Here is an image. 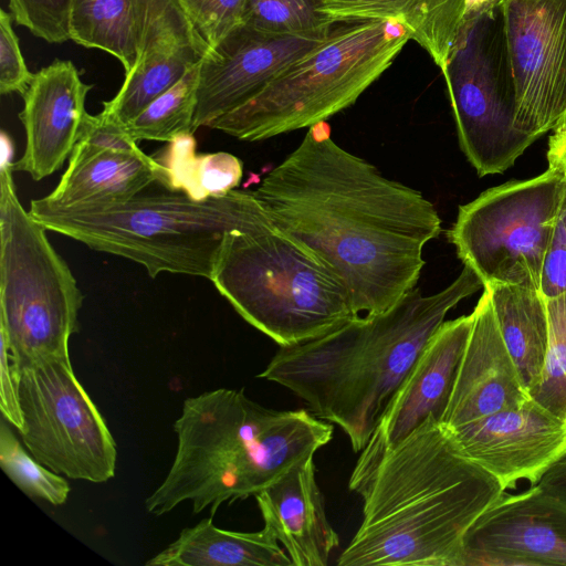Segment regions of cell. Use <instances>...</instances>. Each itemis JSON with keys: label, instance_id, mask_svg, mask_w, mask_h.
Returning <instances> with one entry per match:
<instances>
[{"label": "cell", "instance_id": "6da1fadb", "mask_svg": "<svg viewBox=\"0 0 566 566\" xmlns=\"http://www.w3.org/2000/svg\"><path fill=\"white\" fill-rule=\"evenodd\" d=\"M277 228L345 286L356 314H379L416 287L441 219L420 191L382 176L331 137L325 122L261 181Z\"/></svg>", "mask_w": 566, "mask_h": 566}, {"label": "cell", "instance_id": "7a4b0ae2", "mask_svg": "<svg viewBox=\"0 0 566 566\" xmlns=\"http://www.w3.org/2000/svg\"><path fill=\"white\" fill-rule=\"evenodd\" d=\"M348 486L363 518L338 566H462L469 530L505 493L434 418L395 444L374 431Z\"/></svg>", "mask_w": 566, "mask_h": 566}, {"label": "cell", "instance_id": "3957f363", "mask_svg": "<svg viewBox=\"0 0 566 566\" xmlns=\"http://www.w3.org/2000/svg\"><path fill=\"white\" fill-rule=\"evenodd\" d=\"M483 287L464 265L438 293L413 287L379 314L358 315L319 337L280 347L258 377L287 388L360 452L448 312Z\"/></svg>", "mask_w": 566, "mask_h": 566}, {"label": "cell", "instance_id": "277c9868", "mask_svg": "<svg viewBox=\"0 0 566 566\" xmlns=\"http://www.w3.org/2000/svg\"><path fill=\"white\" fill-rule=\"evenodd\" d=\"M171 467L146 499L149 514L164 515L185 501L192 512L258 494L333 437V426L306 409L274 410L243 390L219 388L185 399L175 421Z\"/></svg>", "mask_w": 566, "mask_h": 566}, {"label": "cell", "instance_id": "5b68a950", "mask_svg": "<svg viewBox=\"0 0 566 566\" xmlns=\"http://www.w3.org/2000/svg\"><path fill=\"white\" fill-rule=\"evenodd\" d=\"M29 211L46 230L142 264L150 277L210 280L229 232L275 226L254 191L195 200L158 180L123 201L52 207L33 199Z\"/></svg>", "mask_w": 566, "mask_h": 566}, {"label": "cell", "instance_id": "8992f818", "mask_svg": "<svg viewBox=\"0 0 566 566\" xmlns=\"http://www.w3.org/2000/svg\"><path fill=\"white\" fill-rule=\"evenodd\" d=\"M402 24L333 21L323 40L209 128L244 142L312 127L352 106L408 42Z\"/></svg>", "mask_w": 566, "mask_h": 566}, {"label": "cell", "instance_id": "52a82bcc", "mask_svg": "<svg viewBox=\"0 0 566 566\" xmlns=\"http://www.w3.org/2000/svg\"><path fill=\"white\" fill-rule=\"evenodd\" d=\"M210 281L280 347L319 337L358 316L333 272L276 226L229 232Z\"/></svg>", "mask_w": 566, "mask_h": 566}, {"label": "cell", "instance_id": "ba28073f", "mask_svg": "<svg viewBox=\"0 0 566 566\" xmlns=\"http://www.w3.org/2000/svg\"><path fill=\"white\" fill-rule=\"evenodd\" d=\"M13 166L0 165V340L21 373L70 356L83 294L46 229L21 205Z\"/></svg>", "mask_w": 566, "mask_h": 566}, {"label": "cell", "instance_id": "9c48e42d", "mask_svg": "<svg viewBox=\"0 0 566 566\" xmlns=\"http://www.w3.org/2000/svg\"><path fill=\"white\" fill-rule=\"evenodd\" d=\"M566 180L546 171L510 180L459 207L448 232L458 258L484 286L539 290L542 265Z\"/></svg>", "mask_w": 566, "mask_h": 566}, {"label": "cell", "instance_id": "30bf717a", "mask_svg": "<svg viewBox=\"0 0 566 566\" xmlns=\"http://www.w3.org/2000/svg\"><path fill=\"white\" fill-rule=\"evenodd\" d=\"M444 76L460 148L480 177L502 174L535 142L516 129V95L499 7L452 51Z\"/></svg>", "mask_w": 566, "mask_h": 566}, {"label": "cell", "instance_id": "8fae6325", "mask_svg": "<svg viewBox=\"0 0 566 566\" xmlns=\"http://www.w3.org/2000/svg\"><path fill=\"white\" fill-rule=\"evenodd\" d=\"M30 453L57 474L103 483L115 475L116 442L70 356L43 359L21 370L19 388Z\"/></svg>", "mask_w": 566, "mask_h": 566}, {"label": "cell", "instance_id": "7c38bea8", "mask_svg": "<svg viewBox=\"0 0 566 566\" xmlns=\"http://www.w3.org/2000/svg\"><path fill=\"white\" fill-rule=\"evenodd\" d=\"M516 129L535 140L566 120V0H501Z\"/></svg>", "mask_w": 566, "mask_h": 566}, {"label": "cell", "instance_id": "4fadbf2b", "mask_svg": "<svg viewBox=\"0 0 566 566\" xmlns=\"http://www.w3.org/2000/svg\"><path fill=\"white\" fill-rule=\"evenodd\" d=\"M566 565V503L537 484L504 493L469 530L462 566Z\"/></svg>", "mask_w": 566, "mask_h": 566}, {"label": "cell", "instance_id": "5bb4252c", "mask_svg": "<svg viewBox=\"0 0 566 566\" xmlns=\"http://www.w3.org/2000/svg\"><path fill=\"white\" fill-rule=\"evenodd\" d=\"M328 28L301 35L269 34L244 23L234 28L201 60L193 133L253 97L284 67L318 44Z\"/></svg>", "mask_w": 566, "mask_h": 566}, {"label": "cell", "instance_id": "9a60e30c", "mask_svg": "<svg viewBox=\"0 0 566 566\" xmlns=\"http://www.w3.org/2000/svg\"><path fill=\"white\" fill-rule=\"evenodd\" d=\"M137 57L102 113L125 126L197 65L208 44L178 0H136Z\"/></svg>", "mask_w": 566, "mask_h": 566}, {"label": "cell", "instance_id": "2e32d148", "mask_svg": "<svg viewBox=\"0 0 566 566\" xmlns=\"http://www.w3.org/2000/svg\"><path fill=\"white\" fill-rule=\"evenodd\" d=\"M450 431L461 451L504 490L521 480L537 484L566 454V421L531 398Z\"/></svg>", "mask_w": 566, "mask_h": 566}, {"label": "cell", "instance_id": "e0dca14e", "mask_svg": "<svg viewBox=\"0 0 566 566\" xmlns=\"http://www.w3.org/2000/svg\"><path fill=\"white\" fill-rule=\"evenodd\" d=\"M91 88L71 61L56 60L34 73L22 95L19 118L25 147L13 170L28 172L39 181L63 166L91 116L85 109Z\"/></svg>", "mask_w": 566, "mask_h": 566}, {"label": "cell", "instance_id": "ac0fdd59", "mask_svg": "<svg viewBox=\"0 0 566 566\" xmlns=\"http://www.w3.org/2000/svg\"><path fill=\"white\" fill-rule=\"evenodd\" d=\"M472 313L471 332L442 419L450 430L530 400L501 335L489 287H483Z\"/></svg>", "mask_w": 566, "mask_h": 566}, {"label": "cell", "instance_id": "d6986e66", "mask_svg": "<svg viewBox=\"0 0 566 566\" xmlns=\"http://www.w3.org/2000/svg\"><path fill=\"white\" fill-rule=\"evenodd\" d=\"M473 313L443 322L387 403L375 429L388 444L429 418L442 422L471 332Z\"/></svg>", "mask_w": 566, "mask_h": 566}, {"label": "cell", "instance_id": "ffe728a7", "mask_svg": "<svg viewBox=\"0 0 566 566\" xmlns=\"http://www.w3.org/2000/svg\"><path fill=\"white\" fill-rule=\"evenodd\" d=\"M264 527L294 566H325L339 538L329 524L315 479L314 457L254 495Z\"/></svg>", "mask_w": 566, "mask_h": 566}, {"label": "cell", "instance_id": "44dd1931", "mask_svg": "<svg viewBox=\"0 0 566 566\" xmlns=\"http://www.w3.org/2000/svg\"><path fill=\"white\" fill-rule=\"evenodd\" d=\"M163 167L142 149L126 151L78 140L57 186L41 200L52 207L127 200L159 180Z\"/></svg>", "mask_w": 566, "mask_h": 566}, {"label": "cell", "instance_id": "7402d4cb", "mask_svg": "<svg viewBox=\"0 0 566 566\" xmlns=\"http://www.w3.org/2000/svg\"><path fill=\"white\" fill-rule=\"evenodd\" d=\"M147 566H290L292 562L271 532L217 527L212 516L179 536L146 562Z\"/></svg>", "mask_w": 566, "mask_h": 566}, {"label": "cell", "instance_id": "603a6c76", "mask_svg": "<svg viewBox=\"0 0 566 566\" xmlns=\"http://www.w3.org/2000/svg\"><path fill=\"white\" fill-rule=\"evenodd\" d=\"M503 340L527 390L537 381L548 339L546 300L539 290L488 285Z\"/></svg>", "mask_w": 566, "mask_h": 566}, {"label": "cell", "instance_id": "cb8c5ba5", "mask_svg": "<svg viewBox=\"0 0 566 566\" xmlns=\"http://www.w3.org/2000/svg\"><path fill=\"white\" fill-rule=\"evenodd\" d=\"M153 157L163 167L159 182L182 190L195 200L229 193L243 175L242 161L232 154H196L192 133L177 136Z\"/></svg>", "mask_w": 566, "mask_h": 566}, {"label": "cell", "instance_id": "d4e9b609", "mask_svg": "<svg viewBox=\"0 0 566 566\" xmlns=\"http://www.w3.org/2000/svg\"><path fill=\"white\" fill-rule=\"evenodd\" d=\"M70 39L115 56L128 73L137 57L136 0H72Z\"/></svg>", "mask_w": 566, "mask_h": 566}, {"label": "cell", "instance_id": "484cf974", "mask_svg": "<svg viewBox=\"0 0 566 566\" xmlns=\"http://www.w3.org/2000/svg\"><path fill=\"white\" fill-rule=\"evenodd\" d=\"M200 63L124 126L134 140L169 143L181 134H193Z\"/></svg>", "mask_w": 566, "mask_h": 566}, {"label": "cell", "instance_id": "4316f807", "mask_svg": "<svg viewBox=\"0 0 566 566\" xmlns=\"http://www.w3.org/2000/svg\"><path fill=\"white\" fill-rule=\"evenodd\" d=\"M546 307L548 339L544 363L528 395L545 410L566 421V293L546 300Z\"/></svg>", "mask_w": 566, "mask_h": 566}, {"label": "cell", "instance_id": "83f0119b", "mask_svg": "<svg viewBox=\"0 0 566 566\" xmlns=\"http://www.w3.org/2000/svg\"><path fill=\"white\" fill-rule=\"evenodd\" d=\"M8 423L4 418L0 422V465L3 472L28 496L53 505L64 504L71 491L69 482L30 455Z\"/></svg>", "mask_w": 566, "mask_h": 566}, {"label": "cell", "instance_id": "f1b7e54d", "mask_svg": "<svg viewBox=\"0 0 566 566\" xmlns=\"http://www.w3.org/2000/svg\"><path fill=\"white\" fill-rule=\"evenodd\" d=\"M319 8L321 0H247L243 23L275 35L319 33L332 23Z\"/></svg>", "mask_w": 566, "mask_h": 566}, {"label": "cell", "instance_id": "f546056e", "mask_svg": "<svg viewBox=\"0 0 566 566\" xmlns=\"http://www.w3.org/2000/svg\"><path fill=\"white\" fill-rule=\"evenodd\" d=\"M71 6L72 0H9L14 21L49 43L71 40Z\"/></svg>", "mask_w": 566, "mask_h": 566}, {"label": "cell", "instance_id": "4dcf8cb0", "mask_svg": "<svg viewBox=\"0 0 566 566\" xmlns=\"http://www.w3.org/2000/svg\"><path fill=\"white\" fill-rule=\"evenodd\" d=\"M417 0H321L319 12L329 21L384 20L403 24Z\"/></svg>", "mask_w": 566, "mask_h": 566}, {"label": "cell", "instance_id": "1f68e13d", "mask_svg": "<svg viewBox=\"0 0 566 566\" xmlns=\"http://www.w3.org/2000/svg\"><path fill=\"white\" fill-rule=\"evenodd\" d=\"M12 19L11 13L0 10V93L23 95L34 73L30 72L23 59Z\"/></svg>", "mask_w": 566, "mask_h": 566}, {"label": "cell", "instance_id": "d6a6232c", "mask_svg": "<svg viewBox=\"0 0 566 566\" xmlns=\"http://www.w3.org/2000/svg\"><path fill=\"white\" fill-rule=\"evenodd\" d=\"M539 291L546 300L566 293V187L546 248Z\"/></svg>", "mask_w": 566, "mask_h": 566}, {"label": "cell", "instance_id": "836d02e7", "mask_svg": "<svg viewBox=\"0 0 566 566\" xmlns=\"http://www.w3.org/2000/svg\"><path fill=\"white\" fill-rule=\"evenodd\" d=\"M0 356V409L2 418H4L11 426L15 427L20 432L23 428V418L19 398L21 373L17 368L3 342H1Z\"/></svg>", "mask_w": 566, "mask_h": 566}, {"label": "cell", "instance_id": "e575fe53", "mask_svg": "<svg viewBox=\"0 0 566 566\" xmlns=\"http://www.w3.org/2000/svg\"><path fill=\"white\" fill-rule=\"evenodd\" d=\"M459 42L483 15L494 11L501 0H448Z\"/></svg>", "mask_w": 566, "mask_h": 566}, {"label": "cell", "instance_id": "d590c367", "mask_svg": "<svg viewBox=\"0 0 566 566\" xmlns=\"http://www.w3.org/2000/svg\"><path fill=\"white\" fill-rule=\"evenodd\" d=\"M548 168L566 180V120L553 130L548 139Z\"/></svg>", "mask_w": 566, "mask_h": 566}, {"label": "cell", "instance_id": "8d00e7d4", "mask_svg": "<svg viewBox=\"0 0 566 566\" xmlns=\"http://www.w3.org/2000/svg\"><path fill=\"white\" fill-rule=\"evenodd\" d=\"M1 160L0 165H14L13 163V143L6 132H1Z\"/></svg>", "mask_w": 566, "mask_h": 566}]
</instances>
